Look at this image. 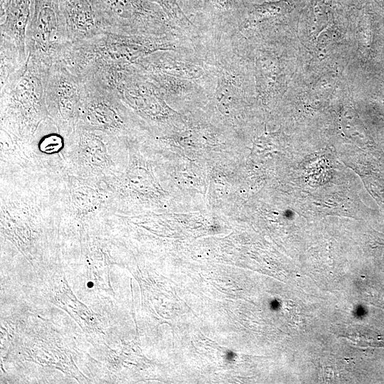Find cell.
Here are the masks:
<instances>
[{
	"instance_id": "5",
	"label": "cell",
	"mask_w": 384,
	"mask_h": 384,
	"mask_svg": "<svg viewBox=\"0 0 384 384\" xmlns=\"http://www.w3.org/2000/svg\"><path fill=\"white\" fill-rule=\"evenodd\" d=\"M82 81V97L76 127L118 137L128 127L124 103L98 82L92 80Z\"/></svg>"
},
{
	"instance_id": "3",
	"label": "cell",
	"mask_w": 384,
	"mask_h": 384,
	"mask_svg": "<svg viewBox=\"0 0 384 384\" xmlns=\"http://www.w3.org/2000/svg\"><path fill=\"white\" fill-rule=\"evenodd\" d=\"M91 1L107 33L155 36L164 28L169 17L160 6L148 0Z\"/></svg>"
},
{
	"instance_id": "9",
	"label": "cell",
	"mask_w": 384,
	"mask_h": 384,
	"mask_svg": "<svg viewBox=\"0 0 384 384\" xmlns=\"http://www.w3.org/2000/svg\"><path fill=\"white\" fill-rule=\"evenodd\" d=\"M94 183L87 179L72 178L70 200L74 210L80 213H89L99 209L105 202V193L95 186Z\"/></svg>"
},
{
	"instance_id": "11",
	"label": "cell",
	"mask_w": 384,
	"mask_h": 384,
	"mask_svg": "<svg viewBox=\"0 0 384 384\" xmlns=\"http://www.w3.org/2000/svg\"><path fill=\"white\" fill-rule=\"evenodd\" d=\"M160 6L169 18L183 21V12L177 0H148Z\"/></svg>"
},
{
	"instance_id": "6",
	"label": "cell",
	"mask_w": 384,
	"mask_h": 384,
	"mask_svg": "<svg viewBox=\"0 0 384 384\" xmlns=\"http://www.w3.org/2000/svg\"><path fill=\"white\" fill-rule=\"evenodd\" d=\"M106 134L76 127L68 137L72 159L82 178L94 182L112 180V142Z\"/></svg>"
},
{
	"instance_id": "8",
	"label": "cell",
	"mask_w": 384,
	"mask_h": 384,
	"mask_svg": "<svg viewBox=\"0 0 384 384\" xmlns=\"http://www.w3.org/2000/svg\"><path fill=\"white\" fill-rule=\"evenodd\" d=\"M31 5V0H1L0 5V40L14 44L26 58V33Z\"/></svg>"
},
{
	"instance_id": "7",
	"label": "cell",
	"mask_w": 384,
	"mask_h": 384,
	"mask_svg": "<svg viewBox=\"0 0 384 384\" xmlns=\"http://www.w3.org/2000/svg\"><path fill=\"white\" fill-rule=\"evenodd\" d=\"M60 4L71 43L105 32L91 0H60Z\"/></svg>"
},
{
	"instance_id": "10",
	"label": "cell",
	"mask_w": 384,
	"mask_h": 384,
	"mask_svg": "<svg viewBox=\"0 0 384 384\" xmlns=\"http://www.w3.org/2000/svg\"><path fill=\"white\" fill-rule=\"evenodd\" d=\"M246 0H203L202 9L216 16H224L244 9Z\"/></svg>"
},
{
	"instance_id": "2",
	"label": "cell",
	"mask_w": 384,
	"mask_h": 384,
	"mask_svg": "<svg viewBox=\"0 0 384 384\" xmlns=\"http://www.w3.org/2000/svg\"><path fill=\"white\" fill-rule=\"evenodd\" d=\"M26 33L27 55L47 65L58 61L69 40L60 0H31Z\"/></svg>"
},
{
	"instance_id": "4",
	"label": "cell",
	"mask_w": 384,
	"mask_h": 384,
	"mask_svg": "<svg viewBox=\"0 0 384 384\" xmlns=\"http://www.w3.org/2000/svg\"><path fill=\"white\" fill-rule=\"evenodd\" d=\"M82 91L83 81L61 62L49 67L45 85L48 118L68 137L78 122Z\"/></svg>"
},
{
	"instance_id": "1",
	"label": "cell",
	"mask_w": 384,
	"mask_h": 384,
	"mask_svg": "<svg viewBox=\"0 0 384 384\" xmlns=\"http://www.w3.org/2000/svg\"><path fill=\"white\" fill-rule=\"evenodd\" d=\"M49 67L28 56L25 65L0 85L1 129L18 139H31L48 117L45 85Z\"/></svg>"
},
{
	"instance_id": "12",
	"label": "cell",
	"mask_w": 384,
	"mask_h": 384,
	"mask_svg": "<svg viewBox=\"0 0 384 384\" xmlns=\"http://www.w3.org/2000/svg\"><path fill=\"white\" fill-rule=\"evenodd\" d=\"M182 10L188 12L198 11L202 9L203 0H177Z\"/></svg>"
}]
</instances>
